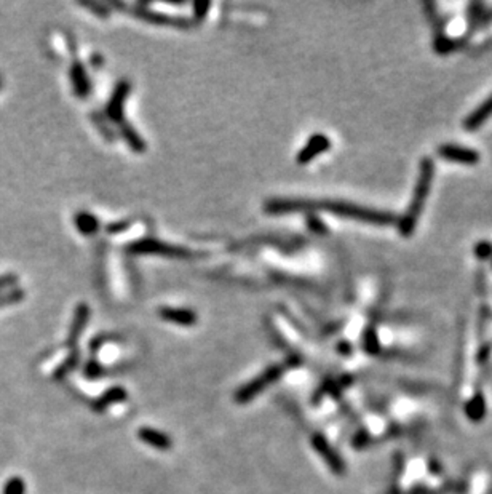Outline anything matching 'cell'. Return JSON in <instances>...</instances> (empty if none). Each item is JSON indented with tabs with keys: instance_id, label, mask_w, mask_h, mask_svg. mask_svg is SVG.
Instances as JSON below:
<instances>
[{
	"instance_id": "10",
	"label": "cell",
	"mask_w": 492,
	"mask_h": 494,
	"mask_svg": "<svg viewBox=\"0 0 492 494\" xmlns=\"http://www.w3.org/2000/svg\"><path fill=\"white\" fill-rule=\"evenodd\" d=\"M162 319H165L167 322L182 325V327H192L197 322V315L192 312V310L187 309H162L160 310Z\"/></svg>"
},
{
	"instance_id": "7",
	"label": "cell",
	"mask_w": 492,
	"mask_h": 494,
	"mask_svg": "<svg viewBox=\"0 0 492 494\" xmlns=\"http://www.w3.org/2000/svg\"><path fill=\"white\" fill-rule=\"evenodd\" d=\"M127 398H128V394L125 389L111 387L109 390H106L101 397H98L96 400H94L92 407L96 413H103V411H106L109 407H112V405H118V403L125 402Z\"/></svg>"
},
{
	"instance_id": "2",
	"label": "cell",
	"mask_w": 492,
	"mask_h": 494,
	"mask_svg": "<svg viewBox=\"0 0 492 494\" xmlns=\"http://www.w3.org/2000/svg\"><path fill=\"white\" fill-rule=\"evenodd\" d=\"M435 175V167L434 162L430 159H424L420 162V170H419V178H417L416 187H414V195H412V200L407 210L403 215L400 219L398 229L400 234L405 237H411L414 234V229L417 226V221H419L422 210H424L425 202L429 199L431 181H434Z\"/></svg>"
},
{
	"instance_id": "4",
	"label": "cell",
	"mask_w": 492,
	"mask_h": 494,
	"mask_svg": "<svg viewBox=\"0 0 492 494\" xmlns=\"http://www.w3.org/2000/svg\"><path fill=\"white\" fill-rule=\"evenodd\" d=\"M312 447L315 451L320 454L323 461L326 462V466L331 469L332 472L337 473V475H342L345 472V464L342 461V458L337 454L334 448L328 443V440L320 436V433H315L312 437Z\"/></svg>"
},
{
	"instance_id": "13",
	"label": "cell",
	"mask_w": 492,
	"mask_h": 494,
	"mask_svg": "<svg viewBox=\"0 0 492 494\" xmlns=\"http://www.w3.org/2000/svg\"><path fill=\"white\" fill-rule=\"evenodd\" d=\"M78 357H81L78 352H72L71 357L66 358V362H64L63 365H59L56 373H54V379H63L66 374L71 373L72 369L78 365Z\"/></svg>"
},
{
	"instance_id": "8",
	"label": "cell",
	"mask_w": 492,
	"mask_h": 494,
	"mask_svg": "<svg viewBox=\"0 0 492 494\" xmlns=\"http://www.w3.org/2000/svg\"><path fill=\"white\" fill-rule=\"evenodd\" d=\"M491 116H492V95L484 103H481V105L465 118L464 120L465 130L469 131L478 130V128L483 125Z\"/></svg>"
},
{
	"instance_id": "11",
	"label": "cell",
	"mask_w": 492,
	"mask_h": 494,
	"mask_svg": "<svg viewBox=\"0 0 492 494\" xmlns=\"http://www.w3.org/2000/svg\"><path fill=\"white\" fill-rule=\"evenodd\" d=\"M87 319H88V309L85 308V305H81V308L77 309L76 317H74V322L71 325V333H69V338H67L69 347H76L77 341L81 339L82 330L87 323Z\"/></svg>"
},
{
	"instance_id": "16",
	"label": "cell",
	"mask_w": 492,
	"mask_h": 494,
	"mask_svg": "<svg viewBox=\"0 0 492 494\" xmlns=\"http://www.w3.org/2000/svg\"><path fill=\"white\" fill-rule=\"evenodd\" d=\"M17 281H18V277L13 274L0 275V293H2V291H7L10 286H13Z\"/></svg>"
},
{
	"instance_id": "14",
	"label": "cell",
	"mask_w": 492,
	"mask_h": 494,
	"mask_svg": "<svg viewBox=\"0 0 492 494\" xmlns=\"http://www.w3.org/2000/svg\"><path fill=\"white\" fill-rule=\"evenodd\" d=\"M3 494H26V483L23 478L13 477L5 483Z\"/></svg>"
},
{
	"instance_id": "12",
	"label": "cell",
	"mask_w": 492,
	"mask_h": 494,
	"mask_svg": "<svg viewBox=\"0 0 492 494\" xmlns=\"http://www.w3.org/2000/svg\"><path fill=\"white\" fill-rule=\"evenodd\" d=\"M484 413H486L484 398L483 395L478 394L469 405H467V414H469V418L473 419V421H478V419L484 416Z\"/></svg>"
},
{
	"instance_id": "1",
	"label": "cell",
	"mask_w": 492,
	"mask_h": 494,
	"mask_svg": "<svg viewBox=\"0 0 492 494\" xmlns=\"http://www.w3.org/2000/svg\"><path fill=\"white\" fill-rule=\"evenodd\" d=\"M270 213H288V211H301V210H323L334 213L342 218H350L361 222H370V224L389 226L396 221V216L389 211L371 210L356 206L354 204H345V202H332V200H272L266 206Z\"/></svg>"
},
{
	"instance_id": "6",
	"label": "cell",
	"mask_w": 492,
	"mask_h": 494,
	"mask_svg": "<svg viewBox=\"0 0 492 494\" xmlns=\"http://www.w3.org/2000/svg\"><path fill=\"white\" fill-rule=\"evenodd\" d=\"M138 438L141 440L142 443L149 444L151 448L158 449V451H170L173 448V438L168 436V433L153 427L139 429Z\"/></svg>"
},
{
	"instance_id": "9",
	"label": "cell",
	"mask_w": 492,
	"mask_h": 494,
	"mask_svg": "<svg viewBox=\"0 0 492 494\" xmlns=\"http://www.w3.org/2000/svg\"><path fill=\"white\" fill-rule=\"evenodd\" d=\"M328 147H330V140L325 135H315L312 140L307 142V146L301 151L299 157H297V162L299 164H307L312 159H315L318 154L325 152Z\"/></svg>"
},
{
	"instance_id": "17",
	"label": "cell",
	"mask_w": 492,
	"mask_h": 494,
	"mask_svg": "<svg viewBox=\"0 0 492 494\" xmlns=\"http://www.w3.org/2000/svg\"><path fill=\"white\" fill-rule=\"evenodd\" d=\"M85 374H87V378L96 379V378H99V376H103V374H104V369H103L101 367H99L98 363L92 362V363H89L88 367H87V369H85Z\"/></svg>"
},
{
	"instance_id": "3",
	"label": "cell",
	"mask_w": 492,
	"mask_h": 494,
	"mask_svg": "<svg viewBox=\"0 0 492 494\" xmlns=\"http://www.w3.org/2000/svg\"><path fill=\"white\" fill-rule=\"evenodd\" d=\"M283 374V367L281 365H275V367L267 368L264 373L259 374V376L251 379L250 383L242 385L240 389L235 392V402L237 403H248L251 402L253 398H256V395H259L262 390H266L268 385L273 384Z\"/></svg>"
},
{
	"instance_id": "15",
	"label": "cell",
	"mask_w": 492,
	"mask_h": 494,
	"mask_svg": "<svg viewBox=\"0 0 492 494\" xmlns=\"http://www.w3.org/2000/svg\"><path fill=\"white\" fill-rule=\"evenodd\" d=\"M23 291L21 290H10V291H3L0 293V308L2 305H8L13 303H18V301L23 299Z\"/></svg>"
},
{
	"instance_id": "5",
	"label": "cell",
	"mask_w": 492,
	"mask_h": 494,
	"mask_svg": "<svg viewBox=\"0 0 492 494\" xmlns=\"http://www.w3.org/2000/svg\"><path fill=\"white\" fill-rule=\"evenodd\" d=\"M440 157H443L445 160L457 162V164H465V165H475L480 162V154L473 149H469V147L464 146H456V144H445L438 149Z\"/></svg>"
}]
</instances>
